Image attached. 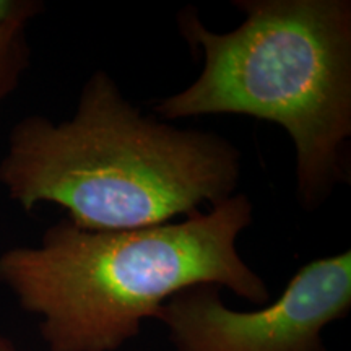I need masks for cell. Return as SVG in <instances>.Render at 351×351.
Masks as SVG:
<instances>
[{
  "label": "cell",
  "mask_w": 351,
  "mask_h": 351,
  "mask_svg": "<svg viewBox=\"0 0 351 351\" xmlns=\"http://www.w3.org/2000/svg\"><path fill=\"white\" fill-rule=\"evenodd\" d=\"M243 163L215 132L143 114L104 70L93 72L72 119L28 116L13 125L0 184L25 212L54 204L83 230L169 223L236 194Z\"/></svg>",
  "instance_id": "1"
},
{
  "label": "cell",
  "mask_w": 351,
  "mask_h": 351,
  "mask_svg": "<svg viewBox=\"0 0 351 351\" xmlns=\"http://www.w3.org/2000/svg\"><path fill=\"white\" fill-rule=\"evenodd\" d=\"M252 219L245 194L182 221L134 230H83L65 218L38 245L0 254V285L36 315L49 351H117L189 287L217 285L269 304V285L236 245Z\"/></svg>",
  "instance_id": "2"
},
{
  "label": "cell",
  "mask_w": 351,
  "mask_h": 351,
  "mask_svg": "<svg viewBox=\"0 0 351 351\" xmlns=\"http://www.w3.org/2000/svg\"><path fill=\"white\" fill-rule=\"evenodd\" d=\"M238 28L215 33L186 7L178 28L204 54L195 82L160 99L163 121L238 114L283 127L296 152V194L319 208L350 184L351 2L234 0Z\"/></svg>",
  "instance_id": "3"
},
{
  "label": "cell",
  "mask_w": 351,
  "mask_h": 351,
  "mask_svg": "<svg viewBox=\"0 0 351 351\" xmlns=\"http://www.w3.org/2000/svg\"><path fill=\"white\" fill-rule=\"evenodd\" d=\"M351 311V251L314 258L280 298L234 311L217 285L176 293L156 314L174 351H327L324 330Z\"/></svg>",
  "instance_id": "4"
},
{
  "label": "cell",
  "mask_w": 351,
  "mask_h": 351,
  "mask_svg": "<svg viewBox=\"0 0 351 351\" xmlns=\"http://www.w3.org/2000/svg\"><path fill=\"white\" fill-rule=\"evenodd\" d=\"M26 25L0 28V106L20 85L29 65V46L26 43Z\"/></svg>",
  "instance_id": "5"
},
{
  "label": "cell",
  "mask_w": 351,
  "mask_h": 351,
  "mask_svg": "<svg viewBox=\"0 0 351 351\" xmlns=\"http://www.w3.org/2000/svg\"><path fill=\"white\" fill-rule=\"evenodd\" d=\"M44 10L39 0H0V28L10 25H28Z\"/></svg>",
  "instance_id": "6"
},
{
  "label": "cell",
  "mask_w": 351,
  "mask_h": 351,
  "mask_svg": "<svg viewBox=\"0 0 351 351\" xmlns=\"http://www.w3.org/2000/svg\"><path fill=\"white\" fill-rule=\"evenodd\" d=\"M0 351H16L15 346H13V343L8 339H5V337L0 333Z\"/></svg>",
  "instance_id": "7"
}]
</instances>
